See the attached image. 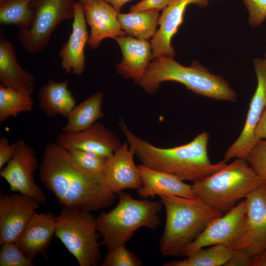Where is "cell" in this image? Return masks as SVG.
<instances>
[{
    "mask_svg": "<svg viewBox=\"0 0 266 266\" xmlns=\"http://www.w3.org/2000/svg\"><path fill=\"white\" fill-rule=\"evenodd\" d=\"M134 156V151L126 140L106 160L104 177L109 188L116 195L125 189L137 190L142 185Z\"/></svg>",
    "mask_w": 266,
    "mask_h": 266,
    "instance_id": "2e32d148",
    "label": "cell"
},
{
    "mask_svg": "<svg viewBox=\"0 0 266 266\" xmlns=\"http://www.w3.org/2000/svg\"><path fill=\"white\" fill-rule=\"evenodd\" d=\"M75 0H33V23L28 29H19L22 46L29 54L43 50L58 26L65 20H73Z\"/></svg>",
    "mask_w": 266,
    "mask_h": 266,
    "instance_id": "ba28073f",
    "label": "cell"
},
{
    "mask_svg": "<svg viewBox=\"0 0 266 266\" xmlns=\"http://www.w3.org/2000/svg\"><path fill=\"white\" fill-rule=\"evenodd\" d=\"M5 0H0V4L2 3L4 1H5Z\"/></svg>",
    "mask_w": 266,
    "mask_h": 266,
    "instance_id": "60d3db41",
    "label": "cell"
},
{
    "mask_svg": "<svg viewBox=\"0 0 266 266\" xmlns=\"http://www.w3.org/2000/svg\"><path fill=\"white\" fill-rule=\"evenodd\" d=\"M83 7L86 22L91 28L87 44L92 49H97L105 38L126 35L118 20L119 12L105 0H92Z\"/></svg>",
    "mask_w": 266,
    "mask_h": 266,
    "instance_id": "ac0fdd59",
    "label": "cell"
},
{
    "mask_svg": "<svg viewBox=\"0 0 266 266\" xmlns=\"http://www.w3.org/2000/svg\"><path fill=\"white\" fill-rule=\"evenodd\" d=\"M119 127L130 147L141 164L173 174L193 183L218 171L227 164L224 160L211 163L208 155L209 134L203 132L188 143L171 148H160L135 134L120 119Z\"/></svg>",
    "mask_w": 266,
    "mask_h": 266,
    "instance_id": "7a4b0ae2",
    "label": "cell"
},
{
    "mask_svg": "<svg viewBox=\"0 0 266 266\" xmlns=\"http://www.w3.org/2000/svg\"><path fill=\"white\" fill-rule=\"evenodd\" d=\"M142 262L128 249L120 245L110 250L101 263V266H141Z\"/></svg>",
    "mask_w": 266,
    "mask_h": 266,
    "instance_id": "f546056e",
    "label": "cell"
},
{
    "mask_svg": "<svg viewBox=\"0 0 266 266\" xmlns=\"http://www.w3.org/2000/svg\"><path fill=\"white\" fill-rule=\"evenodd\" d=\"M245 159L252 169L266 182V139L257 141Z\"/></svg>",
    "mask_w": 266,
    "mask_h": 266,
    "instance_id": "1f68e13d",
    "label": "cell"
},
{
    "mask_svg": "<svg viewBox=\"0 0 266 266\" xmlns=\"http://www.w3.org/2000/svg\"><path fill=\"white\" fill-rule=\"evenodd\" d=\"M0 35V84L31 96L35 89V77L20 65L14 46L6 37L3 29Z\"/></svg>",
    "mask_w": 266,
    "mask_h": 266,
    "instance_id": "ffe728a7",
    "label": "cell"
},
{
    "mask_svg": "<svg viewBox=\"0 0 266 266\" xmlns=\"http://www.w3.org/2000/svg\"><path fill=\"white\" fill-rule=\"evenodd\" d=\"M74 162L83 169L95 174H103L108 158L79 149L67 150Z\"/></svg>",
    "mask_w": 266,
    "mask_h": 266,
    "instance_id": "f1b7e54d",
    "label": "cell"
},
{
    "mask_svg": "<svg viewBox=\"0 0 266 266\" xmlns=\"http://www.w3.org/2000/svg\"><path fill=\"white\" fill-rule=\"evenodd\" d=\"M255 136L257 141L266 139V108L256 127Z\"/></svg>",
    "mask_w": 266,
    "mask_h": 266,
    "instance_id": "8d00e7d4",
    "label": "cell"
},
{
    "mask_svg": "<svg viewBox=\"0 0 266 266\" xmlns=\"http://www.w3.org/2000/svg\"><path fill=\"white\" fill-rule=\"evenodd\" d=\"M34 101L31 96L10 87L0 85V123L11 117L31 111Z\"/></svg>",
    "mask_w": 266,
    "mask_h": 266,
    "instance_id": "83f0119b",
    "label": "cell"
},
{
    "mask_svg": "<svg viewBox=\"0 0 266 266\" xmlns=\"http://www.w3.org/2000/svg\"><path fill=\"white\" fill-rule=\"evenodd\" d=\"M56 226V217L52 213L35 212L15 243L27 257L33 260L49 246Z\"/></svg>",
    "mask_w": 266,
    "mask_h": 266,
    "instance_id": "44dd1931",
    "label": "cell"
},
{
    "mask_svg": "<svg viewBox=\"0 0 266 266\" xmlns=\"http://www.w3.org/2000/svg\"><path fill=\"white\" fill-rule=\"evenodd\" d=\"M33 0H5L0 4L1 25H14L19 29L29 28L32 25L34 11Z\"/></svg>",
    "mask_w": 266,
    "mask_h": 266,
    "instance_id": "4316f807",
    "label": "cell"
},
{
    "mask_svg": "<svg viewBox=\"0 0 266 266\" xmlns=\"http://www.w3.org/2000/svg\"><path fill=\"white\" fill-rule=\"evenodd\" d=\"M245 199L233 208L212 220L199 236L182 252L189 256L200 249L214 245L223 244L230 248L237 240L242 230L247 211Z\"/></svg>",
    "mask_w": 266,
    "mask_h": 266,
    "instance_id": "7c38bea8",
    "label": "cell"
},
{
    "mask_svg": "<svg viewBox=\"0 0 266 266\" xmlns=\"http://www.w3.org/2000/svg\"><path fill=\"white\" fill-rule=\"evenodd\" d=\"M166 212L164 230L159 248L164 257L182 256L183 250L194 241L206 226L222 213L194 197L161 196Z\"/></svg>",
    "mask_w": 266,
    "mask_h": 266,
    "instance_id": "3957f363",
    "label": "cell"
},
{
    "mask_svg": "<svg viewBox=\"0 0 266 266\" xmlns=\"http://www.w3.org/2000/svg\"><path fill=\"white\" fill-rule=\"evenodd\" d=\"M117 195V205L97 217L98 231L102 238L101 244L108 250L126 245L139 228L154 230L160 223L159 213L162 202L147 199L136 200L123 191Z\"/></svg>",
    "mask_w": 266,
    "mask_h": 266,
    "instance_id": "5b68a950",
    "label": "cell"
},
{
    "mask_svg": "<svg viewBox=\"0 0 266 266\" xmlns=\"http://www.w3.org/2000/svg\"><path fill=\"white\" fill-rule=\"evenodd\" d=\"M103 100V93L99 92L76 105L66 118L62 132L70 133L84 130L104 117Z\"/></svg>",
    "mask_w": 266,
    "mask_h": 266,
    "instance_id": "cb8c5ba5",
    "label": "cell"
},
{
    "mask_svg": "<svg viewBox=\"0 0 266 266\" xmlns=\"http://www.w3.org/2000/svg\"><path fill=\"white\" fill-rule=\"evenodd\" d=\"M72 31L67 41L60 50L61 66L66 74L80 76L85 69L84 49L89 35L83 7L79 0L76 1Z\"/></svg>",
    "mask_w": 266,
    "mask_h": 266,
    "instance_id": "e0dca14e",
    "label": "cell"
},
{
    "mask_svg": "<svg viewBox=\"0 0 266 266\" xmlns=\"http://www.w3.org/2000/svg\"><path fill=\"white\" fill-rule=\"evenodd\" d=\"M17 147L16 142L10 144L5 136L0 138V169L13 157Z\"/></svg>",
    "mask_w": 266,
    "mask_h": 266,
    "instance_id": "836d02e7",
    "label": "cell"
},
{
    "mask_svg": "<svg viewBox=\"0 0 266 266\" xmlns=\"http://www.w3.org/2000/svg\"><path fill=\"white\" fill-rule=\"evenodd\" d=\"M68 85V80L60 82L49 80L37 93L39 109L49 117L60 115L67 118L76 105Z\"/></svg>",
    "mask_w": 266,
    "mask_h": 266,
    "instance_id": "603a6c76",
    "label": "cell"
},
{
    "mask_svg": "<svg viewBox=\"0 0 266 266\" xmlns=\"http://www.w3.org/2000/svg\"><path fill=\"white\" fill-rule=\"evenodd\" d=\"M110 4L114 9L120 13V11L122 6L127 2L131 0H104Z\"/></svg>",
    "mask_w": 266,
    "mask_h": 266,
    "instance_id": "f35d334b",
    "label": "cell"
},
{
    "mask_svg": "<svg viewBox=\"0 0 266 266\" xmlns=\"http://www.w3.org/2000/svg\"><path fill=\"white\" fill-rule=\"evenodd\" d=\"M249 14L248 22L253 28L260 26L266 19V0H241Z\"/></svg>",
    "mask_w": 266,
    "mask_h": 266,
    "instance_id": "d6a6232c",
    "label": "cell"
},
{
    "mask_svg": "<svg viewBox=\"0 0 266 266\" xmlns=\"http://www.w3.org/2000/svg\"><path fill=\"white\" fill-rule=\"evenodd\" d=\"M0 250V266H33V260L21 251L15 242L2 244Z\"/></svg>",
    "mask_w": 266,
    "mask_h": 266,
    "instance_id": "4dcf8cb0",
    "label": "cell"
},
{
    "mask_svg": "<svg viewBox=\"0 0 266 266\" xmlns=\"http://www.w3.org/2000/svg\"><path fill=\"white\" fill-rule=\"evenodd\" d=\"M172 0H142L132 5L130 8V12H134L149 9H164Z\"/></svg>",
    "mask_w": 266,
    "mask_h": 266,
    "instance_id": "e575fe53",
    "label": "cell"
},
{
    "mask_svg": "<svg viewBox=\"0 0 266 266\" xmlns=\"http://www.w3.org/2000/svg\"><path fill=\"white\" fill-rule=\"evenodd\" d=\"M265 182L245 159L236 158L192 188L196 197L225 213Z\"/></svg>",
    "mask_w": 266,
    "mask_h": 266,
    "instance_id": "8992f818",
    "label": "cell"
},
{
    "mask_svg": "<svg viewBox=\"0 0 266 266\" xmlns=\"http://www.w3.org/2000/svg\"><path fill=\"white\" fill-rule=\"evenodd\" d=\"M233 252L226 245H214L200 249L181 260H172L163 266H225Z\"/></svg>",
    "mask_w": 266,
    "mask_h": 266,
    "instance_id": "484cf974",
    "label": "cell"
},
{
    "mask_svg": "<svg viewBox=\"0 0 266 266\" xmlns=\"http://www.w3.org/2000/svg\"><path fill=\"white\" fill-rule=\"evenodd\" d=\"M166 81L181 83L193 93L214 100H237L236 93L223 77L211 73L198 61L186 66L173 58L154 59L136 84L147 93L153 94Z\"/></svg>",
    "mask_w": 266,
    "mask_h": 266,
    "instance_id": "277c9868",
    "label": "cell"
},
{
    "mask_svg": "<svg viewBox=\"0 0 266 266\" xmlns=\"http://www.w3.org/2000/svg\"><path fill=\"white\" fill-rule=\"evenodd\" d=\"M92 0H79L80 3L82 6H84L89 3Z\"/></svg>",
    "mask_w": 266,
    "mask_h": 266,
    "instance_id": "ab89813d",
    "label": "cell"
},
{
    "mask_svg": "<svg viewBox=\"0 0 266 266\" xmlns=\"http://www.w3.org/2000/svg\"><path fill=\"white\" fill-rule=\"evenodd\" d=\"M245 199L247 207L242 230L229 248L244 251L252 257L266 249V182Z\"/></svg>",
    "mask_w": 266,
    "mask_h": 266,
    "instance_id": "30bf717a",
    "label": "cell"
},
{
    "mask_svg": "<svg viewBox=\"0 0 266 266\" xmlns=\"http://www.w3.org/2000/svg\"><path fill=\"white\" fill-rule=\"evenodd\" d=\"M16 143L15 155L0 169V177L8 183L11 192L31 198L44 205L46 196L34 180V172L39 168L34 151L22 139Z\"/></svg>",
    "mask_w": 266,
    "mask_h": 266,
    "instance_id": "9c48e42d",
    "label": "cell"
},
{
    "mask_svg": "<svg viewBox=\"0 0 266 266\" xmlns=\"http://www.w3.org/2000/svg\"><path fill=\"white\" fill-rule=\"evenodd\" d=\"M265 58L266 59V54H265Z\"/></svg>",
    "mask_w": 266,
    "mask_h": 266,
    "instance_id": "b9f144b4",
    "label": "cell"
},
{
    "mask_svg": "<svg viewBox=\"0 0 266 266\" xmlns=\"http://www.w3.org/2000/svg\"><path fill=\"white\" fill-rule=\"evenodd\" d=\"M159 10L149 9L118 14L120 26L128 35L148 40L157 32Z\"/></svg>",
    "mask_w": 266,
    "mask_h": 266,
    "instance_id": "d4e9b609",
    "label": "cell"
},
{
    "mask_svg": "<svg viewBox=\"0 0 266 266\" xmlns=\"http://www.w3.org/2000/svg\"><path fill=\"white\" fill-rule=\"evenodd\" d=\"M40 204L19 193L0 197V245L15 242Z\"/></svg>",
    "mask_w": 266,
    "mask_h": 266,
    "instance_id": "4fadbf2b",
    "label": "cell"
},
{
    "mask_svg": "<svg viewBox=\"0 0 266 266\" xmlns=\"http://www.w3.org/2000/svg\"><path fill=\"white\" fill-rule=\"evenodd\" d=\"M254 68L257 79L255 91L251 100L243 129L236 140L226 150L223 160L245 158L257 141L255 132L266 108V59L256 58Z\"/></svg>",
    "mask_w": 266,
    "mask_h": 266,
    "instance_id": "8fae6325",
    "label": "cell"
},
{
    "mask_svg": "<svg viewBox=\"0 0 266 266\" xmlns=\"http://www.w3.org/2000/svg\"><path fill=\"white\" fill-rule=\"evenodd\" d=\"M190 4L203 7L207 0H172L159 18V28L151 41L154 59L173 58L175 52L171 44L173 35L183 21L186 7Z\"/></svg>",
    "mask_w": 266,
    "mask_h": 266,
    "instance_id": "9a60e30c",
    "label": "cell"
},
{
    "mask_svg": "<svg viewBox=\"0 0 266 266\" xmlns=\"http://www.w3.org/2000/svg\"><path fill=\"white\" fill-rule=\"evenodd\" d=\"M38 168L41 182L62 207L98 211L110 206L116 199L103 174L83 169L56 142L46 145Z\"/></svg>",
    "mask_w": 266,
    "mask_h": 266,
    "instance_id": "6da1fadb",
    "label": "cell"
},
{
    "mask_svg": "<svg viewBox=\"0 0 266 266\" xmlns=\"http://www.w3.org/2000/svg\"><path fill=\"white\" fill-rule=\"evenodd\" d=\"M56 142L67 150L79 149L107 158L111 157L122 144L114 133L98 122L81 131L62 132L57 135Z\"/></svg>",
    "mask_w": 266,
    "mask_h": 266,
    "instance_id": "5bb4252c",
    "label": "cell"
},
{
    "mask_svg": "<svg viewBox=\"0 0 266 266\" xmlns=\"http://www.w3.org/2000/svg\"><path fill=\"white\" fill-rule=\"evenodd\" d=\"M251 257L243 250H237L233 253L225 266H248Z\"/></svg>",
    "mask_w": 266,
    "mask_h": 266,
    "instance_id": "d590c367",
    "label": "cell"
},
{
    "mask_svg": "<svg viewBox=\"0 0 266 266\" xmlns=\"http://www.w3.org/2000/svg\"><path fill=\"white\" fill-rule=\"evenodd\" d=\"M55 234L80 266H96L101 260L97 217L90 212L62 207Z\"/></svg>",
    "mask_w": 266,
    "mask_h": 266,
    "instance_id": "52a82bcc",
    "label": "cell"
},
{
    "mask_svg": "<svg viewBox=\"0 0 266 266\" xmlns=\"http://www.w3.org/2000/svg\"><path fill=\"white\" fill-rule=\"evenodd\" d=\"M122 52V59L116 65L117 72L125 78L137 83L153 60L151 43L130 35L114 38Z\"/></svg>",
    "mask_w": 266,
    "mask_h": 266,
    "instance_id": "d6986e66",
    "label": "cell"
},
{
    "mask_svg": "<svg viewBox=\"0 0 266 266\" xmlns=\"http://www.w3.org/2000/svg\"><path fill=\"white\" fill-rule=\"evenodd\" d=\"M248 266H266V249L253 256Z\"/></svg>",
    "mask_w": 266,
    "mask_h": 266,
    "instance_id": "74e56055",
    "label": "cell"
},
{
    "mask_svg": "<svg viewBox=\"0 0 266 266\" xmlns=\"http://www.w3.org/2000/svg\"><path fill=\"white\" fill-rule=\"evenodd\" d=\"M142 185L137 190L138 195L144 199L155 196H175L187 198L196 197L192 185L185 183L177 176L166 172L137 165Z\"/></svg>",
    "mask_w": 266,
    "mask_h": 266,
    "instance_id": "7402d4cb",
    "label": "cell"
}]
</instances>
